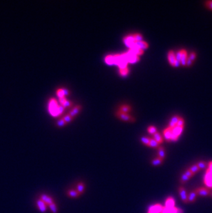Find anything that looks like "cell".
Returning <instances> with one entry per match:
<instances>
[{
	"label": "cell",
	"instance_id": "obj_1",
	"mask_svg": "<svg viewBox=\"0 0 212 213\" xmlns=\"http://www.w3.org/2000/svg\"><path fill=\"white\" fill-rule=\"evenodd\" d=\"M58 104L57 101L55 99H51L49 101L48 104V110L50 115L53 117H57L59 115L58 112Z\"/></svg>",
	"mask_w": 212,
	"mask_h": 213
},
{
	"label": "cell",
	"instance_id": "obj_2",
	"mask_svg": "<svg viewBox=\"0 0 212 213\" xmlns=\"http://www.w3.org/2000/svg\"><path fill=\"white\" fill-rule=\"evenodd\" d=\"M122 55L128 63H136V61H138L139 60V56L134 55L132 52H129V51L123 53Z\"/></svg>",
	"mask_w": 212,
	"mask_h": 213
},
{
	"label": "cell",
	"instance_id": "obj_3",
	"mask_svg": "<svg viewBox=\"0 0 212 213\" xmlns=\"http://www.w3.org/2000/svg\"><path fill=\"white\" fill-rule=\"evenodd\" d=\"M123 42L125 43V44L127 47H129V48H132V47L134 46L135 44L136 41L134 40V39L133 37V36L132 35H129V36H127L125 37L123 39Z\"/></svg>",
	"mask_w": 212,
	"mask_h": 213
},
{
	"label": "cell",
	"instance_id": "obj_4",
	"mask_svg": "<svg viewBox=\"0 0 212 213\" xmlns=\"http://www.w3.org/2000/svg\"><path fill=\"white\" fill-rule=\"evenodd\" d=\"M163 210V207L160 206V204H156L152 206L149 208L148 213H161Z\"/></svg>",
	"mask_w": 212,
	"mask_h": 213
},
{
	"label": "cell",
	"instance_id": "obj_5",
	"mask_svg": "<svg viewBox=\"0 0 212 213\" xmlns=\"http://www.w3.org/2000/svg\"><path fill=\"white\" fill-rule=\"evenodd\" d=\"M179 191V194L181 196V198L182 199V201L184 203H188V196L187 195V192L184 190L183 187H180L178 189Z\"/></svg>",
	"mask_w": 212,
	"mask_h": 213
},
{
	"label": "cell",
	"instance_id": "obj_6",
	"mask_svg": "<svg viewBox=\"0 0 212 213\" xmlns=\"http://www.w3.org/2000/svg\"><path fill=\"white\" fill-rule=\"evenodd\" d=\"M195 191L196 192L197 195L201 196V197H205V196H207L210 194L209 190L206 188H199L196 189Z\"/></svg>",
	"mask_w": 212,
	"mask_h": 213
},
{
	"label": "cell",
	"instance_id": "obj_7",
	"mask_svg": "<svg viewBox=\"0 0 212 213\" xmlns=\"http://www.w3.org/2000/svg\"><path fill=\"white\" fill-rule=\"evenodd\" d=\"M117 116L120 119H121L123 121H127H127H133L134 120V119L132 118L131 116L129 115L128 114L122 112L121 111H119V110L117 112Z\"/></svg>",
	"mask_w": 212,
	"mask_h": 213
},
{
	"label": "cell",
	"instance_id": "obj_8",
	"mask_svg": "<svg viewBox=\"0 0 212 213\" xmlns=\"http://www.w3.org/2000/svg\"><path fill=\"white\" fill-rule=\"evenodd\" d=\"M128 51L129 52H132V54H134V55H138V56H139V55H141L143 54V50L139 48L135 44H134V46L132 47V48H129Z\"/></svg>",
	"mask_w": 212,
	"mask_h": 213
},
{
	"label": "cell",
	"instance_id": "obj_9",
	"mask_svg": "<svg viewBox=\"0 0 212 213\" xmlns=\"http://www.w3.org/2000/svg\"><path fill=\"white\" fill-rule=\"evenodd\" d=\"M183 130V127H180V126H176L174 128H173L171 129L172 131V135H174L175 136L179 137V136L181 135V133Z\"/></svg>",
	"mask_w": 212,
	"mask_h": 213
},
{
	"label": "cell",
	"instance_id": "obj_10",
	"mask_svg": "<svg viewBox=\"0 0 212 213\" xmlns=\"http://www.w3.org/2000/svg\"><path fill=\"white\" fill-rule=\"evenodd\" d=\"M163 134H164V136H165V139L167 140V141H170L171 137V135H172L171 128H169V127L167 128H165V129L164 130Z\"/></svg>",
	"mask_w": 212,
	"mask_h": 213
},
{
	"label": "cell",
	"instance_id": "obj_11",
	"mask_svg": "<svg viewBox=\"0 0 212 213\" xmlns=\"http://www.w3.org/2000/svg\"><path fill=\"white\" fill-rule=\"evenodd\" d=\"M181 50H182V55H181V63L183 66H186V62H187V60L188 58L187 52L184 49H183Z\"/></svg>",
	"mask_w": 212,
	"mask_h": 213
},
{
	"label": "cell",
	"instance_id": "obj_12",
	"mask_svg": "<svg viewBox=\"0 0 212 213\" xmlns=\"http://www.w3.org/2000/svg\"><path fill=\"white\" fill-rule=\"evenodd\" d=\"M168 60H169V62L170 63L171 66H174V63L175 62V61L176 60V55L174 54V52L172 51V50H170V52H168Z\"/></svg>",
	"mask_w": 212,
	"mask_h": 213
},
{
	"label": "cell",
	"instance_id": "obj_13",
	"mask_svg": "<svg viewBox=\"0 0 212 213\" xmlns=\"http://www.w3.org/2000/svg\"><path fill=\"white\" fill-rule=\"evenodd\" d=\"M179 119H180V117H179V116L176 115L173 117L171 118V119L170 122L169 123V126H168V127L172 129L173 128H174L175 126H176V123H177L178 121L179 120Z\"/></svg>",
	"mask_w": 212,
	"mask_h": 213
},
{
	"label": "cell",
	"instance_id": "obj_14",
	"mask_svg": "<svg viewBox=\"0 0 212 213\" xmlns=\"http://www.w3.org/2000/svg\"><path fill=\"white\" fill-rule=\"evenodd\" d=\"M41 200L45 203V204L49 205V206H50V204H52V203H54L53 199H52L51 197H48V196L45 195H42V197H41Z\"/></svg>",
	"mask_w": 212,
	"mask_h": 213
},
{
	"label": "cell",
	"instance_id": "obj_15",
	"mask_svg": "<svg viewBox=\"0 0 212 213\" xmlns=\"http://www.w3.org/2000/svg\"><path fill=\"white\" fill-rule=\"evenodd\" d=\"M135 45L140 49H142V50H144V49H146L148 48V44L145 42H143V41H140V42H135Z\"/></svg>",
	"mask_w": 212,
	"mask_h": 213
},
{
	"label": "cell",
	"instance_id": "obj_16",
	"mask_svg": "<svg viewBox=\"0 0 212 213\" xmlns=\"http://www.w3.org/2000/svg\"><path fill=\"white\" fill-rule=\"evenodd\" d=\"M174 204H175L174 199L171 197H169L165 201V207L168 208H174Z\"/></svg>",
	"mask_w": 212,
	"mask_h": 213
},
{
	"label": "cell",
	"instance_id": "obj_17",
	"mask_svg": "<svg viewBox=\"0 0 212 213\" xmlns=\"http://www.w3.org/2000/svg\"><path fill=\"white\" fill-rule=\"evenodd\" d=\"M196 197H197V194H196V191H191L188 195V202H194L195 200L196 199Z\"/></svg>",
	"mask_w": 212,
	"mask_h": 213
},
{
	"label": "cell",
	"instance_id": "obj_18",
	"mask_svg": "<svg viewBox=\"0 0 212 213\" xmlns=\"http://www.w3.org/2000/svg\"><path fill=\"white\" fill-rule=\"evenodd\" d=\"M59 101L61 103V105H62L65 108V107H69L72 105V103L70 102L68 100H67L65 97L63 98H60L59 99Z\"/></svg>",
	"mask_w": 212,
	"mask_h": 213
},
{
	"label": "cell",
	"instance_id": "obj_19",
	"mask_svg": "<svg viewBox=\"0 0 212 213\" xmlns=\"http://www.w3.org/2000/svg\"><path fill=\"white\" fill-rule=\"evenodd\" d=\"M37 206L41 212H45L46 210V204L42 200H39L37 201Z\"/></svg>",
	"mask_w": 212,
	"mask_h": 213
},
{
	"label": "cell",
	"instance_id": "obj_20",
	"mask_svg": "<svg viewBox=\"0 0 212 213\" xmlns=\"http://www.w3.org/2000/svg\"><path fill=\"white\" fill-rule=\"evenodd\" d=\"M80 110H81L80 106H75V107H74V108L72 109L70 112L69 115L70 116H72V117H74V116L79 113V112L80 111Z\"/></svg>",
	"mask_w": 212,
	"mask_h": 213
},
{
	"label": "cell",
	"instance_id": "obj_21",
	"mask_svg": "<svg viewBox=\"0 0 212 213\" xmlns=\"http://www.w3.org/2000/svg\"><path fill=\"white\" fill-rule=\"evenodd\" d=\"M105 61L108 65H114V57H113V55H108L105 58Z\"/></svg>",
	"mask_w": 212,
	"mask_h": 213
},
{
	"label": "cell",
	"instance_id": "obj_22",
	"mask_svg": "<svg viewBox=\"0 0 212 213\" xmlns=\"http://www.w3.org/2000/svg\"><path fill=\"white\" fill-rule=\"evenodd\" d=\"M68 195L69 197H72V198H77L80 196V194L79 192H77V190H70L68 192Z\"/></svg>",
	"mask_w": 212,
	"mask_h": 213
},
{
	"label": "cell",
	"instance_id": "obj_23",
	"mask_svg": "<svg viewBox=\"0 0 212 213\" xmlns=\"http://www.w3.org/2000/svg\"><path fill=\"white\" fill-rule=\"evenodd\" d=\"M158 157L163 159L165 158V151L163 147H160L158 150Z\"/></svg>",
	"mask_w": 212,
	"mask_h": 213
},
{
	"label": "cell",
	"instance_id": "obj_24",
	"mask_svg": "<svg viewBox=\"0 0 212 213\" xmlns=\"http://www.w3.org/2000/svg\"><path fill=\"white\" fill-rule=\"evenodd\" d=\"M153 138L156 140L159 144L163 142V137H162V136H161V135H160V133H158V132H156V133L154 135Z\"/></svg>",
	"mask_w": 212,
	"mask_h": 213
},
{
	"label": "cell",
	"instance_id": "obj_25",
	"mask_svg": "<svg viewBox=\"0 0 212 213\" xmlns=\"http://www.w3.org/2000/svg\"><path fill=\"white\" fill-rule=\"evenodd\" d=\"M131 110V108L127 106V105H123L120 107V109H119V111H121L122 112H124V113H127L129 112Z\"/></svg>",
	"mask_w": 212,
	"mask_h": 213
},
{
	"label": "cell",
	"instance_id": "obj_26",
	"mask_svg": "<svg viewBox=\"0 0 212 213\" xmlns=\"http://www.w3.org/2000/svg\"><path fill=\"white\" fill-rule=\"evenodd\" d=\"M163 162V159L158 157V158H156V159H154L152 161V164L154 166H159V165L162 164Z\"/></svg>",
	"mask_w": 212,
	"mask_h": 213
},
{
	"label": "cell",
	"instance_id": "obj_27",
	"mask_svg": "<svg viewBox=\"0 0 212 213\" xmlns=\"http://www.w3.org/2000/svg\"><path fill=\"white\" fill-rule=\"evenodd\" d=\"M84 190H85V185L84 184V183L81 182L77 185V191L81 195V194H82L84 192Z\"/></svg>",
	"mask_w": 212,
	"mask_h": 213
},
{
	"label": "cell",
	"instance_id": "obj_28",
	"mask_svg": "<svg viewBox=\"0 0 212 213\" xmlns=\"http://www.w3.org/2000/svg\"><path fill=\"white\" fill-rule=\"evenodd\" d=\"M159 146V143L157 142L156 140L152 138H150V146L152 148H157Z\"/></svg>",
	"mask_w": 212,
	"mask_h": 213
},
{
	"label": "cell",
	"instance_id": "obj_29",
	"mask_svg": "<svg viewBox=\"0 0 212 213\" xmlns=\"http://www.w3.org/2000/svg\"><path fill=\"white\" fill-rule=\"evenodd\" d=\"M119 73L121 76H127L129 73V70L127 68H120L119 70Z\"/></svg>",
	"mask_w": 212,
	"mask_h": 213
},
{
	"label": "cell",
	"instance_id": "obj_30",
	"mask_svg": "<svg viewBox=\"0 0 212 213\" xmlns=\"http://www.w3.org/2000/svg\"><path fill=\"white\" fill-rule=\"evenodd\" d=\"M141 141H142V143H143V144H145V145H146V146H150V138H149V137H141Z\"/></svg>",
	"mask_w": 212,
	"mask_h": 213
},
{
	"label": "cell",
	"instance_id": "obj_31",
	"mask_svg": "<svg viewBox=\"0 0 212 213\" xmlns=\"http://www.w3.org/2000/svg\"><path fill=\"white\" fill-rule=\"evenodd\" d=\"M189 170H190V171H191V172L194 174V175L195 173L198 172L200 170V169L198 168V167L197 166V165L196 164L193 165L192 166H191V167H190V168H189Z\"/></svg>",
	"mask_w": 212,
	"mask_h": 213
},
{
	"label": "cell",
	"instance_id": "obj_32",
	"mask_svg": "<svg viewBox=\"0 0 212 213\" xmlns=\"http://www.w3.org/2000/svg\"><path fill=\"white\" fill-rule=\"evenodd\" d=\"M197 166L200 170H204L207 167V164L205 163V161H200L197 164Z\"/></svg>",
	"mask_w": 212,
	"mask_h": 213
},
{
	"label": "cell",
	"instance_id": "obj_33",
	"mask_svg": "<svg viewBox=\"0 0 212 213\" xmlns=\"http://www.w3.org/2000/svg\"><path fill=\"white\" fill-rule=\"evenodd\" d=\"M132 36H133V37L136 42H140V41H142V39H143V36L139 33L134 34V35H132Z\"/></svg>",
	"mask_w": 212,
	"mask_h": 213
},
{
	"label": "cell",
	"instance_id": "obj_34",
	"mask_svg": "<svg viewBox=\"0 0 212 213\" xmlns=\"http://www.w3.org/2000/svg\"><path fill=\"white\" fill-rule=\"evenodd\" d=\"M147 131L150 134L154 135L155 133H156V128L154 126H149L148 128H147Z\"/></svg>",
	"mask_w": 212,
	"mask_h": 213
},
{
	"label": "cell",
	"instance_id": "obj_35",
	"mask_svg": "<svg viewBox=\"0 0 212 213\" xmlns=\"http://www.w3.org/2000/svg\"><path fill=\"white\" fill-rule=\"evenodd\" d=\"M57 96L59 97V98H63L65 96V94H64V92L63 91V88H61V89H58L57 91Z\"/></svg>",
	"mask_w": 212,
	"mask_h": 213
},
{
	"label": "cell",
	"instance_id": "obj_36",
	"mask_svg": "<svg viewBox=\"0 0 212 213\" xmlns=\"http://www.w3.org/2000/svg\"><path fill=\"white\" fill-rule=\"evenodd\" d=\"M50 210H51V211H52L53 213H57V206H56V204L55 203H52V204H50Z\"/></svg>",
	"mask_w": 212,
	"mask_h": 213
},
{
	"label": "cell",
	"instance_id": "obj_37",
	"mask_svg": "<svg viewBox=\"0 0 212 213\" xmlns=\"http://www.w3.org/2000/svg\"><path fill=\"white\" fill-rule=\"evenodd\" d=\"M63 119V120H64L66 123H68V122H70L73 119V117H72V116L70 115L69 114H68V115H67L65 116Z\"/></svg>",
	"mask_w": 212,
	"mask_h": 213
},
{
	"label": "cell",
	"instance_id": "obj_38",
	"mask_svg": "<svg viewBox=\"0 0 212 213\" xmlns=\"http://www.w3.org/2000/svg\"><path fill=\"white\" fill-rule=\"evenodd\" d=\"M184 119L183 118L180 117L179 120L178 121L177 123H176V126H180V127H184Z\"/></svg>",
	"mask_w": 212,
	"mask_h": 213
},
{
	"label": "cell",
	"instance_id": "obj_39",
	"mask_svg": "<svg viewBox=\"0 0 212 213\" xmlns=\"http://www.w3.org/2000/svg\"><path fill=\"white\" fill-rule=\"evenodd\" d=\"M188 57H189L192 61H195V60H196V53L195 52H191V53L189 55Z\"/></svg>",
	"mask_w": 212,
	"mask_h": 213
},
{
	"label": "cell",
	"instance_id": "obj_40",
	"mask_svg": "<svg viewBox=\"0 0 212 213\" xmlns=\"http://www.w3.org/2000/svg\"><path fill=\"white\" fill-rule=\"evenodd\" d=\"M189 179L188 177L187 176H186V175H184V174H183V175H182V177H181V183H185L186 182H187V181H189Z\"/></svg>",
	"mask_w": 212,
	"mask_h": 213
},
{
	"label": "cell",
	"instance_id": "obj_41",
	"mask_svg": "<svg viewBox=\"0 0 212 213\" xmlns=\"http://www.w3.org/2000/svg\"><path fill=\"white\" fill-rule=\"evenodd\" d=\"M205 6L209 8V10L212 11V1H207L205 3Z\"/></svg>",
	"mask_w": 212,
	"mask_h": 213
},
{
	"label": "cell",
	"instance_id": "obj_42",
	"mask_svg": "<svg viewBox=\"0 0 212 213\" xmlns=\"http://www.w3.org/2000/svg\"><path fill=\"white\" fill-rule=\"evenodd\" d=\"M66 122H65V121H64V120H63V119H60V120H59V121L57 122V126H59V127H61V126H65V125H66Z\"/></svg>",
	"mask_w": 212,
	"mask_h": 213
},
{
	"label": "cell",
	"instance_id": "obj_43",
	"mask_svg": "<svg viewBox=\"0 0 212 213\" xmlns=\"http://www.w3.org/2000/svg\"><path fill=\"white\" fill-rule=\"evenodd\" d=\"M184 174L186 175V176H187L189 178H191V177H192L194 175L191 171H190V170H187L186 171L184 172Z\"/></svg>",
	"mask_w": 212,
	"mask_h": 213
},
{
	"label": "cell",
	"instance_id": "obj_44",
	"mask_svg": "<svg viewBox=\"0 0 212 213\" xmlns=\"http://www.w3.org/2000/svg\"><path fill=\"white\" fill-rule=\"evenodd\" d=\"M181 55H182V50H180L176 53V60H178V61L181 62Z\"/></svg>",
	"mask_w": 212,
	"mask_h": 213
},
{
	"label": "cell",
	"instance_id": "obj_45",
	"mask_svg": "<svg viewBox=\"0 0 212 213\" xmlns=\"http://www.w3.org/2000/svg\"><path fill=\"white\" fill-rule=\"evenodd\" d=\"M64 108H65L62 105H59V106H58V112H59V115H61V114L63 112Z\"/></svg>",
	"mask_w": 212,
	"mask_h": 213
},
{
	"label": "cell",
	"instance_id": "obj_46",
	"mask_svg": "<svg viewBox=\"0 0 212 213\" xmlns=\"http://www.w3.org/2000/svg\"><path fill=\"white\" fill-rule=\"evenodd\" d=\"M193 62H194V61H192L188 57L187 60V62H186V66H191V65H192V63H193Z\"/></svg>",
	"mask_w": 212,
	"mask_h": 213
},
{
	"label": "cell",
	"instance_id": "obj_47",
	"mask_svg": "<svg viewBox=\"0 0 212 213\" xmlns=\"http://www.w3.org/2000/svg\"><path fill=\"white\" fill-rule=\"evenodd\" d=\"M180 64H181V62H180V61H178V60H176V61H175V62H174V66H174V67H178V66H179V65H180Z\"/></svg>",
	"mask_w": 212,
	"mask_h": 213
},
{
	"label": "cell",
	"instance_id": "obj_48",
	"mask_svg": "<svg viewBox=\"0 0 212 213\" xmlns=\"http://www.w3.org/2000/svg\"><path fill=\"white\" fill-rule=\"evenodd\" d=\"M63 92H64L65 95H68V94H69V91H68V90L65 89V88H63Z\"/></svg>",
	"mask_w": 212,
	"mask_h": 213
},
{
	"label": "cell",
	"instance_id": "obj_49",
	"mask_svg": "<svg viewBox=\"0 0 212 213\" xmlns=\"http://www.w3.org/2000/svg\"><path fill=\"white\" fill-rule=\"evenodd\" d=\"M176 213H183V212L182 210L179 209V208H177V212H176Z\"/></svg>",
	"mask_w": 212,
	"mask_h": 213
},
{
	"label": "cell",
	"instance_id": "obj_50",
	"mask_svg": "<svg viewBox=\"0 0 212 213\" xmlns=\"http://www.w3.org/2000/svg\"></svg>",
	"mask_w": 212,
	"mask_h": 213
}]
</instances>
